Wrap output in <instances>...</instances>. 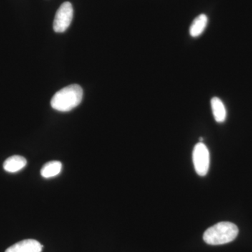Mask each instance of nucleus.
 <instances>
[{"label": "nucleus", "mask_w": 252, "mask_h": 252, "mask_svg": "<svg viewBox=\"0 0 252 252\" xmlns=\"http://www.w3.org/2000/svg\"><path fill=\"white\" fill-rule=\"evenodd\" d=\"M211 107L214 117L217 123L224 122L226 119V109L221 99L214 97L211 99Z\"/></svg>", "instance_id": "obj_8"}, {"label": "nucleus", "mask_w": 252, "mask_h": 252, "mask_svg": "<svg viewBox=\"0 0 252 252\" xmlns=\"http://www.w3.org/2000/svg\"><path fill=\"white\" fill-rule=\"evenodd\" d=\"M72 5L69 1L63 3L56 12L54 21V30L56 32H64L70 26L73 18Z\"/></svg>", "instance_id": "obj_4"}, {"label": "nucleus", "mask_w": 252, "mask_h": 252, "mask_svg": "<svg viewBox=\"0 0 252 252\" xmlns=\"http://www.w3.org/2000/svg\"><path fill=\"white\" fill-rule=\"evenodd\" d=\"M27 165V160L21 156H12L8 158L3 164L5 171L15 173L22 170Z\"/></svg>", "instance_id": "obj_6"}, {"label": "nucleus", "mask_w": 252, "mask_h": 252, "mask_svg": "<svg viewBox=\"0 0 252 252\" xmlns=\"http://www.w3.org/2000/svg\"><path fill=\"white\" fill-rule=\"evenodd\" d=\"M207 23H208V18L206 15H199L193 20V23L190 25V30H189L190 35L192 37H198L201 35L207 27Z\"/></svg>", "instance_id": "obj_7"}, {"label": "nucleus", "mask_w": 252, "mask_h": 252, "mask_svg": "<svg viewBox=\"0 0 252 252\" xmlns=\"http://www.w3.org/2000/svg\"><path fill=\"white\" fill-rule=\"evenodd\" d=\"M193 162L195 172L198 175L205 176L210 167V152L205 144H195L193 151Z\"/></svg>", "instance_id": "obj_3"}, {"label": "nucleus", "mask_w": 252, "mask_h": 252, "mask_svg": "<svg viewBox=\"0 0 252 252\" xmlns=\"http://www.w3.org/2000/svg\"><path fill=\"white\" fill-rule=\"evenodd\" d=\"M83 99V90L77 84L68 86L58 91L51 101L55 110L67 112L80 104Z\"/></svg>", "instance_id": "obj_1"}, {"label": "nucleus", "mask_w": 252, "mask_h": 252, "mask_svg": "<svg viewBox=\"0 0 252 252\" xmlns=\"http://www.w3.org/2000/svg\"><path fill=\"white\" fill-rule=\"evenodd\" d=\"M62 162L54 160L48 162L41 170V175L44 178L48 179L59 175L62 171Z\"/></svg>", "instance_id": "obj_9"}, {"label": "nucleus", "mask_w": 252, "mask_h": 252, "mask_svg": "<svg viewBox=\"0 0 252 252\" xmlns=\"http://www.w3.org/2000/svg\"><path fill=\"white\" fill-rule=\"evenodd\" d=\"M238 226L231 222H220L205 230L203 240L210 245H220L233 241L238 236Z\"/></svg>", "instance_id": "obj_2"}, {"label": "nucleus", "mask_w": 252, "mask_h": 252, "mask_svg": "<svg viewBox=\"0 0 252 252\" xmlns=\"http://www.w3.org/2000/svg\"><path fill=\"white\" fill-rule=\"evenodd\" d=\"M43 245L37 240L28 239L10 247L5 252H41Z\"/></svg>", "instance_id": "obj_5"}]
</instances>
